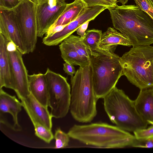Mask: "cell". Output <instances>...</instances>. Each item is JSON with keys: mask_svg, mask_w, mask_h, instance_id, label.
<instances>
[{"mask_svg": "<svg viewBox=\"0 0 153 153\" xmlns=\"http://www.w3.org/2000/svg\"><path fill=\"white\" fill-rule=\"evenodd\" d=\"M70 110L73 118L82 123L91 122L97 115V100L94 89L90 62L80 66L73 76Z\"/></svg>", "mask_w": 153, "mask_h": 153, "instance_id": "3957f363", "label": "cell"}, {"mask_svg": "<svg viewBox=\"0 0 153 153\" xmlns=\"http://www.w3.org/2000/svg\"><path fill=\"white\" fill-rule=\"evenodd\" d=\"M67 25H59L55 26L52 29L49 30L45 34V36H49L61 31Z\"/></svg>", "mask_w": 153, "mask_h": 153, "instance_id": "4dcf8cb0", "label": "cell"}, {"mask_svg": "<svg viewBox=\"0 0 153 153\" xmlns=\"http://www.w3.org/2000/svg\"><path fill=\"white\" fill-rule=\"evenodd\" d=\"M153 7V0H148Z\"/></svg>", "mask_w": 153, "mask_h": 153, "instance_id": "d590c367", "label": "cell"}, {"mask_svg": "<svg viewBox=\"0 0 153 153\" xmlns=\"http://www.w3.org/2000/svg\"><path fill=\"white\" fill-rule=\"evenodd\" d=\"M119 45L130 47L132 44L128 38L114 28L109 27L102 33L97 49L114 51Z\"/></svg>", "mask_w": 153, "mask_h": 153, "instance_id": "ac0fdd59", "label": "cell"}, {"mask_svg": "<svg viewBox=\"0 0 153 153\" xmlns=\"http://www.w3.org/2000/svg\"><path fill=\"white\" fill-rule=\"evenodd\" d=\"M30 119L34 127L35 135L46 143H50L54 138L51 130L33 119Z\"/></svg>", "mask_w": 153, "mask_h": 153, "instance_id": "603a6c76", "label": "cell"}, {"mask_svg": "<svg viewBox=\"0 0 153 153\" xmlns=\"http://www.w3.org/2000/svg\"><path fill=\"white\" fill-rule=\"evenodd\" d=\"M37 4L31 0H22L10 9L15 14L27 53L35 50L37 41Z\"/></svg>", "mask_w": 153, "mask_h": 153, "instance_id": "ba28073f", "label": "cell"}, {"mask_svg": "<svg viewBox=\"0 0 153 153\" xmlns=\"http://www.w3.org/2000/svg\"><path fill=\"white\" fill-rule=\"evenodd\" d=\"M8 41L0 33V88L3 87L14 90L12 67L7 49Z\"/></svg>", "mask_w": 153, "mask_h": 153, "instance_id": "5bb4252c", "label": "cell"}, {"mask_svg": "<svg viewBox=\"0 0 153 153\" xmlns=\"http://www.w3.org/2000/svg\"><path fill=\"white\" fill-rule=\"evenodd\" d=\"M71 42L77 53L85 61L90 62V51L80 36L71 35L67 38Z\"/></svg>", "mask_w": 153, "mask_h": 153, "instance_id": "7402d4cb", "label": "cell"}, {"mask_svg": "<svg viewBox=\"0 0 153 153\" xmlns=\"http://www.w3.org/2000/svg\"><path fill=\"white\" fill-rule=\"evenodd\" d=\"M34 3L37 4L39 3L44 0H31Z\"/></svg>", "mask_w": 153, "mask_h": 153, "instance_id": "e575fe53", "label": "cell"}, {"mask_svg": "<svg viewBox=\"0 0 153 153\" xmlns=\"http://www.w3.org/2000/svg\"><path fill=\"white\" fill-rule=\"evenodd\" d=\"M20 1L19 0H0V8L11 9L16 7Z\"/></svg>", "mask_w": 153, "mask_h": 153, "instance_id": "83f0119b", "label": "cell"}, {"mask_svg": "<svg viewBox=\"0 0 153 153\" xmlns=\"http://www.w3.org/2000/svg\"><path fill=\"white\" fill-rule=\"evenodd\" d=\"M86 7L81 0H74L73 2L67 4L62 14L49 30L57 25L68 24L82 14Z\"/></svg>", "mask_w": 153, "mask_h": 153, "instance_id": "d6986e66", "label": "cell"}, {"mask_svg": "<svg viewBox=\"0 0 153 153\" xmlns=\"http://www.w3.org/2000/svg\"><path fill=\"white\" fill-rule=\"evenodd\" d=\"M120 58L113 51L97 49L91 53L93 87L98 100L103 98L115 87L123 75Z\"/></svg>", "mask_w": 153, "mask_h": 153, "instance_id": "5b68a950", "label": "cell"}, {"mask_svg": "<svg viewBox=\"0 0 153 153\" xmlns=\"http://www.w3.org/2000/svg\"><path fill=\"white\" fill-rule=\"evenodd\" d=\"M67 133L73 139L99 148H123L132 146L140 142L134 135L127 131L103 122L85 125L75 124Z\"/></svg>", "mask_w": 153, "mask_h": 153, "instance_id": "7a4b0ae2", "label": "cell"}, {"mask_svg": "<svg viewBox=\"0 0 153 153\" xmlns=\"http://www.w3.org/2000/svg\"><path fill=\"white\" fill-rule=\"evenodd\" d=\"M123 75L140 90L153 87V46L133 47L120 58Z\"/></svg>", "mask_w": 153, "mask_h": 153, "instance_id": "8992f818", "label": "cell"}, {"mask_svg": "<svg viewBox=\"0 0 153 153\" xmlns=\"http://www.w3.org/2000/svg\"><path fill=\"white\" fill-rule=\"evenodd\" d=\"M107 8L102 6L87 7L85 12L77 18L70 23L61 31L49 36H45L42 43L48 46L58 45L67 38L82 24L94 20Z\"/></svg>", "mask_w": 153, "mask_h": 153, "instance_id": "30bf717a", "label": "cell"}, {"mask_svg": "<svg viewBox=\"0 0 153 153\" xmlns=\"http://www.w3.org/2000/svg\"><path fill=\"white\" fill-rule=\"evenodd\" d=\"M84 36L82 38L83 42L90 51V54L96 51L100 42L102 31L93 29L85 31Z\"/></svg>", "mask_w": 153, "mask_h": 153, "instance_id": "44dd1931", "label": "cell"}, {"mask_svg": "<svg viewBox=\"0 0 153 153\" xmlns=\"http://www.w3.org/2000/svg\"><path fill=\"white\" fill-rule=\"evenodd\" d=\"M21 100L22 107L30 118L33 119L51 130L52 117L48 108L40 103L31 94L26 98Z\"/></svg>", "mask_w": 153, "mask_h": 153, "instance_id": "4fadbf2b", "label": "cell"}, {"mask_svg": "<svg viewBox=\"0 0 153 153\" xmlns=\"http://www.w3.org/2000/svg\"><path fill=\"white\" fill-rule=\"evenodd\" d=\"M136 5L146 12L153 19V7L148 0H134Z\"/></svg>", "mask_w": 153, "mask_h": 153, "instance_id": "4316f807", "label": "cell"}, {"mask_svg": "<svg viewBox=\"0 0 153 153\" xmlns=\"http://www.w3.org/2000/svg\"><path fill=\"white\" fill-rule=\"evenodd\" d=\"M19 0L20 1H21V0Z\"/></svg>", "mask_w": 153, "mask_h": 153, "instance_id": "74e56055", "label": "cell"}, {"mask_svg": "<svg viewBox=\"0 0 153 153\" xmlns=\"http://www.w3.org/2000/svg\"><path fill=\"white\" fill-rule=\"evenodd\" d=\"M0 33L13 42L22 54H27L14 13L10 9L0 8Z\"/></svg>", "mask_w": 153, "mask_h": 153, "instance_id": "7c38bea8", "label": "cell"}, {"mask_svg": "<svg viewBox=\"0 0 153 153\" xmlns=\"http://www.w3.org/2000/svg\"><path fill=\"white\" fill-rule=\"evenodd\" d=\"M44 74L48 87V104L51 108V114L52 117H64L70 108V85L66 78L48 68Z\"/></svg>", "mask_w": 153, "mask_h": 153, "instance_id": "52a82bcc", "label": "cell"}, {"mask_svg": "<svg viewBox=\"0 0 153 153\" xmlns=\"http://www.w3.org/2000/svg\"><path fill=\"white\" fill-rule=\"evenodd\" d=\"M30 94L42 105L48 108V89L45 74L41 73L28 75Z\"/></svg>", "mask_w": 153, "mask_h": 153, "instance_id": "2e32d148", "label": "cell"}, {"mask_svg": "<svg viewBox=\"0 0 153 153\" xmlns=\"http://www.w3.org/2000/svg\"><path fill=\"white\" fill-rule=\"evenodd\" d=\"M59 46L61 57L65 62L79 66L85 65L90 62L81 57L67 38L62 41Z\"/></svg>", "mask_w": 153, "mask_h": 153, "instance_id": "ffe728a7", "label": "cell"}, {"mask_svg": "<svg viewBox=\"0 0 153 153\" xmlns=\"http://www.w3.org/2000/svg\"><path fill=\"white\" fill-rule=\"evenodd\" d=\"M87 7L102 6L107 8L117 4L118 1L114 0H81Z\"/></svg>", "mask_w": 153, "mask_h": 153, "instance_id": "484cf974", "label": "cell"}, {"mask_svg": "<svg viewBox=\"0 0 153 153\" xmlns=\"http://www.w3.org/2000/svg\"><path fill=\"white\" fill-rule=\"evenodd\" d=\"M152 126L148 128L140 129L134 132V135L140 142L153 140V123Z\"/></svg>", "mask_w": 153, "mask_h": 153, "instance_id": "d4e9b609", "label": "cell"}, {"mask_svg": "<svg viewBox=\"0 0 153 153\" xmlns=\"http://www.w3.org/2000/svg\"><path fill=\"white\" fill-rule=\"evenodd\" d=\"M114 0L116 1H118L117 0Z\"/></svg>", "mask_w": 153, "mask_h": 153, "instance_id": "8d00e7d4", "label": "cell"}, {"mask_svg": "<svg viewBox=\"0 0 153 153\" xmlns=\"http://www.w3.org/2000/svg\"><path fill=\"white\" fill-rule=\"evenodd\" d=\"M105 110L110 121L120 128L134 132L146 128L149 123L140 114L131 100L116 86L103 98Z\"/></svg>", "mask_w": 153, "mask_h": 153, "instance_id": "277c9868", "label": "cell"}, {"mask_svg": "<svg viewBox=\"0 0 153 153\" xmlns=\"http://www.w3.org/2000/svg\"><path fill=\"white\" fill-rule=\"evenodd\" d=\"M128 1V0H118V2L122 4H125L127 3Z\"/></svg>", "mask_w": 153, "mask_h": 153, "instance_id": "836d02e7", "label": "cell"}, {"mask_svg": "<svg viewBox=\"0 0 153 153\" xmlns=\"http://www.w3.org/2000/svg\"><path fill=\"white\" fill-rule=\"evenodd\" d=\"M22 107L20 102L15 96H12L0 88V114L8 113L12 116L13 122V129L19 131L21 127L18 121V116Z\"/></svg>", "mask_w": 153, "mask_h": 153, "instance_id": "9a60e30c", "label": "cell"}, {"mask_svg": "<svg viewBox=\"0 0 153 153\" xmlns=\"http://www.w3.org/2000/svg\"><path fill=\"white\" fill-rule=\"evenodd\" d=\"M90 21L87 22L81 25L76 30L77 34L83 38L85 34V31L87 29Z\"/></svg>", "mask_w": 153, "mask_h": 153, "instance_id": "f546056e", "label": "cell"}, {"mask_svg": "<svg viewBox=\"0 0 153 153\" xmlns=\"http://www.w3.org/2000/svg\"><path fill=\"white\" fill-rule=\"evenodd\" d=\"M8 52L11 65L14 90L19 99H24L30 93L29 88L28 75L23 61V55L17 49Z\"/></svg>", "mask_w": 153, "mask_h": 153, "instance_id": "8fae6325", "label": "cell"}, {"mask_svg": "<svg viewBox=\"0 0 153 153\" xmlns=\"http://www.w3.org/2000/svg\"><path fill=\"white\" fill-rule=\"evenodd\" d=\"M107 9L114 28L128 38L133 47L153 44V19L139 7L117 4Z\"/></svg>", "mask_w": 153, "mask_h": 153, "instance_id": "6da1fadb", "label": "cell"}, {"mask_svg": "<svg viewBox=\"0 0 153 153\" xmlns=\"http://www.w3.org/2000/svg\"><path fill=\"white\" fill-rule=\"evenodd\" d=\"M134 102L143 118L149 124L153 123V87L140 90Z\"/></svg>", "mask_w": 153, "mask_h": 153, "instance_id": "e0dca14e", "label": "cell"}, {"mask_svg": "<svg viewBox=\"0 0 153 153\" xmlns=\"http://www.w3.org/2000/svg\"><path fill=\"white\" fill-rule=\"evenodd\" d=\"M7 49L8 51H11L17 49L15 44L12 41H8L7 44Z\"/></svg>", "mask_w": 153, "mask_h": 153, "instance_id": "d6a6232c", "label": "cell"}, {"mask_svg": "<svg viewBox=\"0 0 153 153\" xmlns=\"http://www.w3.org/2000/svg\"><path fill=\"white\" fill-rule=\"evenodd\" d=\"M144 145L137 144L134 145L132 146L134 147L151 148L153 147V140H149L145 142Z\"/></svg>", "mask_w": 153, "mask_h": 153, "instance_id": "1f68e13d", "label": "cell"}, {"mask_svg": "<svg viewBox=\"0 0 153 153\" xmlns=\"http://www.w3.org/2000/svg\"><path fill=\"white\" fill-rule=\"evenodd\" d=\"M63 69L65 73L71 76H73L76 71L73 65L65 62L63 64Z\"/></svg>", "mask_w": 153, "mask_h": 153, "instance_id": "f1b7e54d", "label": "cell"}, {"mask_svg": "<svg viewBox=\"0 0 153 153\" xmlns=\"http://www.w3.org/2000/svg\"><path fill=\"white\" fill-rule=\"evenodd\" d=\"M70 137L68 133L64 132L60 128H57L55 130L54 136L55 140V148L56 149L62 148L68 146Z\"/></svg>", "mask_w": 153, "mask_h": 153, "instance_id": "cb8c5ba5", "label": "cell"}, {"mask_svg": "<svg viewBox=\"0 0 153 153\" xmlns=\"http://www.w3.org/2000/svg\"><path fill=\"white\" fill-rule=\"evenodd\" d=\"M65 0H44L37 4V36L42 38L65 10Z\"/></svg>", "mask_w": 153, "mask_h": 153, "instance_id": "9c48e42d", "label": "cell"}]
</instances>
